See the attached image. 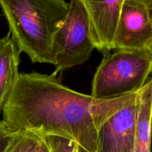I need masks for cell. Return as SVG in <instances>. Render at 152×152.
<instances>
[{
  "instance_id": "cell-5",
  "label": "cell",
  "mask_w": 152,
  "mask_h": 152,
  "mask_svg": "<svg viewBox=\"0 0 152 152\" xmlns=\"http://www.w3.org/2000/svg\"><path fill=\"white\" fill-rule=\"evenodd\" d=\"M151 11L125 0L113 39L114 50H152Z\"/></svg>"
},
{
  "instance_id": "cell-9",
  "label": "cell",
  "mask_w": 152,
  "mask_h": 152,
  "mask_svg": "<svg viewBox=\"0 0 152 152\" xmlns=\"http://www.w3.org/2000/svg\"><path fill=\"white\" fill-rule=\"evenodd\" d=\"M138 112L133 152H151L152 81L149 77L138 93Z\"/></svg>"
},
{
  "instance_id": "cell-15",
  "label": "cell",
  "mask_w": 152,
  "mask_h": 152,
  "mask_svg": "<svg viewBox=\"0 0 152 152\" xmlns=\"http://www.w3.org/2000/svg\"><path fill=\"white\" fill-rule=\"evenodd\" d=\"M77 152H88V151H86V150H84L83 148H82L81 147L77 145Z\"/></svg>"
},
{
  "instance_id": "cell-1",
  "label": "cell",
  "mask_w": 152,
  "mask_h": 152,
  "mask_svg": "<svg viewBox=\"0 0 152 152\" xmlns=\"http://www.w3.org/2000/svg\"><path fill=\"white\" fill-rule=\"evenodd\" d=\"M138 92L97 99L66 87L54 74L23 73L3 107L2 120L12 132L59 136L96 152L101 126Z\"/></svg>"
},
{
  "instance_id": "cell-14",
  "label": "cell",
  "mask_w": 152,
  "mask_h": 152,
  "mask_svg": "<svg viewBox=\"0 0 152 152\" xmlns=\"http://www.w3.org/2000/svg\"><path fill=\"white\" fill-rule=\"evenodd\" d=\"M13 152H34L32 150L29 149V148H20L18 149L15 150Z\"/></svg>"
},
{
  "instance_id": "cell-6",
  "label": "cell",
  "mask_w": 152,
  "mask_h": 152,
  "mask_svg": "<svg viewBox=\"0 0 152 152\" xmlns=\"http://www.w3.org/2000/svg\"><path fill=\"white\" fill-rule=\"evenodd\" d=\"M138 104L137 94L102 124L98 132L96 152H133Z\"/></svg>"
},
{
  "instance_id": "cell-16",
  "label": "cell",
  "mask_w": 152,
  "mask_h": 152,
  "mask_svg": "<svg viewBox=\"0 0 152 152\" xmlns=\"http://www.w3.org/2000/svg\"><path fill=\"white\" fill-rule=\"evenodd\" d=\"M77 147H76L75 150H74V152H77Z\"/></svg>"
},
{
  "instance_id": "cell-3",
  "label": "cell",
  "mask_w": 152,
  "mask_h": 152,
  "mask_svg": "<svg viewBox=\"0 0 152 152\" xmlns=\"http://www.w3.org/2000/svg\"><path fill=\"white\" fill-rule=\"evenodd\" d=\"M104 56L92 81L91 94L111 99L138 92L152 70V50H114Z\"/></svg>"
},
{
  "instance_id": "cell-13",
  "label": "cell",
  "mask_w": 152,
  "mask_h": 152,
  "mask_svg": "<svg viewBox=\"0 0 152 152\" xmlns=\"http://www.w3.org/2000/svg\"><path fill=\"white\" fill-rule=\"evenodd\" d=\"M128 1L139 3V4H142V5L152 10V0H128Z\"/></svg>"
},
{
  "instance_id": "cell-4",
  "label": "cell",
  "mask_w": 152,
  "mask_h": 152,
  "mask_svg": "<svg viewBox=\"0 0 152 152\" xmlns=\"http://www.w3.org/2000/svg\"><path fill=\"white\" fill-rule=\"evenodd\" d=\"M94 49L87 12L80 0H71L66 17L53 39V74L57 75L60 71L84 64Z\"/></svg>"
},
{
  "instance_id": "cell-8",
  "label": "cell",
  "mask_w": 152,
  "mask_h": 152,
  "mask_svg": "<svg viewBox=\"0 0 152 152\" xmlns=\"http://www.w3.org/2000/svg\"><path fill=\"white\" fill-rule=\"evenodd\" d=\"M21 53L10 33L0 39V114L19 78Z\"/></svg>"
},
{
  "instance_id": "cell-7",
  "label": "cell",
  "mask_w": 152,
  "mask_h": 152,
  "mask_svg": "<svg viewBox=\"0 0 152 152\" xmlns=\"http://www.w3.org/2000/svg\"><path fill=\"white\" fill-rule=\"evenodd\" d=\"M90 21L95 48L104 56L113 48V39L125 0H80Z\"/></svg>"
},
{
  "instance_id": "cell-10",
  "label": "cell",
  "mask_w": 152,
  "mask_h": 152,
  "mask_svg": "<svg viewBox=\"0 0 152 152\" xmlns=\"http://www.w3.org/2000/svg\"><path fill=\"white\" fill-rule=\"evenodd\" d=\"M40 137L44 140L50 152H74L77 145L73 140L59 136L45 135Z\"/></svg>"
},
{
  "instance_id": "cell-11",
  "label": "cell",
  "mask_w": 152,
  "mask_h": 152,
  "mask_svg": "<svg viewBox=\"0 0 152 152\" xmlns=\"http://www.w3.org/2000/svg\"><path fill=\"white\" fill-rule=\"evenodd\" d=\"M23 132H12L3 120L0 121V152H7Z\"/></svg>"
},
{
  "instance_id": "cell-2",
  "label": "cell",
  "mask_w": 152,
  "mask_h": 152,
  "mask_svg": "<svg viewBox=\"0 0 152 152\" xmlns=\"http://www.w3.org/2000/svg\"><path fill=\"white\" fill-rule=\"evenodd\" d=\"M10 37L32 62L53 65L54 34L68 13L65 0H0Z\"/></svg>"
},
{
  "instance_id": "cell-12",
  "label": "cell",
  "mask_w": 152,
  "mask_h": 152,
  "mask_svg": "<svg viewBox=\"0 0 152 152\" xmlns=\"http://www.w3.org/2000/svg\"><path fill=\"white\" fill-rule=\"evenodd\" d=\"M37 136H38V139H37V144H36L35 152H50L44 140L42 138V137L39 136V135Z\"/></svg>"
}]
</instances>
